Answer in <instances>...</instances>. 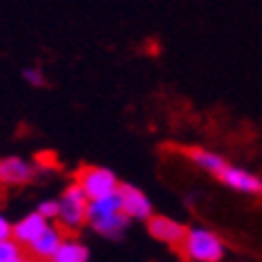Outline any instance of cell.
<instances>
[{
    "label": "cell",
    "instance_id": "obj_17",
    "mask_svg": "<svg viewBox=\"0 0 262 262\" xmlns=\"http://www.w3.org/2000/svg\"><path fill=\"white\" fill-rule=\"evenodd\" d=\"M22 262H43V260H36V257H34V260H22Z\"/></svg>",
    "mask_w": 262,
    "mask_h": 262
},
{
    "label": "cell",
    "instance_id": "obj_15",
    "mask_svg": "<svg viewBox=\"0 0 262 262\" xmlns=\"http://www.w3.org/2000/svg\"><path fill=\"white\" fill-rule=\"evenodd\" d=\"M58 209H60V205H58V200H43L39 205V212L41 216H46L48 222H53V219H58Z\"/></svg>",
    "mask_w": 262,
    "mask_h": 262
},
{
    "label": "cell",
    "instance_id": "obj_5",
    "mask_svg": "<svg viewBox=\"0 0 262 262\" xmlns=\"http://www.w3.org/2000/svg\"><path fill=\"white\" fill-rule=\"evenodd\" d=\"M216 178L233 192H241V195H255V198L262 195V178L260 176H255V173H250L248 168L226 164V168H224Z\"/></svg>",
    "mask_w": 262,
    "mask_h": 262
},
{
    "label": "cell",
    "instance_id": "obj_6",
    "mask_svg": "<svg viewBox=\"0 0 262 262\" xmlns=\"http://www.w3.org/2000/svg\"><path fill=\"white\" fill-rule=\"evenodd\" d=\"M118 195H120V207L125 216L133 222H147L151 216V200L144 195L140 188L135 185H120L118 188Z\"/></svg>",
    "mask_w": 262,
    "mask_h": 262
},
{
    "label": "cell",
    "instance_id": "obj_4",
    "mask_svg": "<svg viewBox=\"0 0 262 262\" xmlns=\"http://www.w3.org/2000/svg\"><path fill=\"white\" fill-rule=\"evenodd\" d=\"M77 185L84 190V195L89 200L106 198L111 192H118V188H120L116 173H113L111 168H103V166H84L77 173Z\"/></svg>",
    "mask_w": 262,
    "mask_h": 262
},
{
    "label": "cell",
    "instance_id": "obj_7",
    "mask_svg": "<svg viewBox=\"0 0 262 262\" xmlns=\"http://www.w3.org/2000/svg\"><path fill=\"white\" fill-rule=\"evenodd\" d=\"M147 229H149V236L151 238L161 241L166 246H173V248H181L183 238H185V226L181 222H176L171 216H164V214H151L147 219Z\"/></svg>",
    "mask_w": 262,
    "mask_h": 262
},
{
    "label": "cell",
    "instance_id": "obj_2",
    "mask_svg": "<svg viewBox=\"0 0 262 262\" xmlns=\"http://www.w3.org/2000/svg\"><path fill=\"white\" fill-rule=\"evenodd\" d=\"M181 253L190 262H222L226 257V243L212 229L192 226V229L185 231Z\"/></svg>",
    "mask_w": 262,
    "mask_h": 262
},
{
    "label": "cell",
    "instance_id": "obj_14",
    "mask_svg": "<svg viewBox=\"0 0 262 262\" xmlns=\"http://www.w3.org/2000/svg\"><path fill=\"white\" fill-rule=\"evenodd\" d=\"M22 77L27 84H32V87H46V75L41 68H24L22 70Z\"/></svg>",
    "mask_w": 262,
    "mask_h": 262
},
{
    "label": "cell",
    "instance_id": "obj_13",
    "mask_svg": "<svg viewBox=\"0 0 262 262\" xmlns=\"http://www.w3.org/2000/svg\"><path fill=\"white\" fill-rule=\"evenodd\" d=\"M0 262H22V246L15 238L0 241Z\"/></svg>",
    "mask_w": 262,
    "mask_h": 262
},
{
    "label": "cell",
    "instance_id": "obj_1",
    "mask_svg": "<svg viewBox=\"0 0 262 262\" xmlns=\"http://www.w3.org/2000/svg\"><path fill=\"white\" fill-rule=\"evenodd\" d=\"M87 222L96 233H101L106 238H120L125 233L130 219L125 216L123 207H120V195L111 192L106 198L89 200L87 205Z\"/></svg>",
    "mask_w": 262,
    "mask_h": 262
},
{
    "label": "cell",
    "instance_id": "obj_3",
    "mask_svg": "<svg viewBox=\"0 0 262 262\" xmlns=\"http://www.w3.org/2000/svg\"><path fill=\"white\" fill-rule=\"evenodd\" d=\"M58 222L63 224V229L68 231H75L80 229L82 224L87 222V205H89V198L84 195L77 183H72L63 190L60 200H58Z\"/></svg>",
    "mask_w": 262,
    "mask_h": 262
},
{
    "label": "cell",
    "instance_id": "obj_10",
    "mask_svg": "<svg viewBox=\"0 0 262 262\" xmlns=\"http://www.w3.org/2000/svg\"><path fill=\"white\" fill-rule=\"evenodd\" d=\"M185 157H188L200 171L212 173V176H219L224 168H226V164H229L222 154H216V151H212V149H202V147H192V149H188L185 151Z\"/></svg>",
    "mask_w": 262,
    "mask_h": 262
},
{
    "label": "cell",
    "instance_id": "obj_16",
    "mask_svg": "<svg viewBox=\"0 0 262 262\" xmlns=\"http://www.w3.org/2000/svg\"><path fill=\"white\" fill-rule=\"evenodd\" d=\"M3 238H12V224L5 214H0V241Z\"/></svg>",
    "mask_w": 262,
    "mask_h": 262
},
{
    "label": "cell",
    "instance_id": "obj_11",
    "mask_svg": "<svg viewBox=\"0 0 262 262\" xmlns=\"http://www.w3.org/2000/svg\"><path fill=\"white\" fill-rule=\"evenodd\" d=\"M63 241H65L63 233H60L56 226H48V229L41 233L39 238L29 246V250H32V255L36 257V260H51V257L56 255V250L60 248V243H63Z\"/></svg>",
    "mask_w": 262,
    "mask_h": 262
},
{
    "label": "cell",
    "instance_id": "obj_9",
    "mask_svg": "<svg viewBox=\"0 0 262 262\" xmlns=\"http://www.w3.org/2000/svg\"><path fill=\"white\" fill-rule=\"evenodd\" d=\"M48 226H51V222H48L46 216H41L39 212H32V214L22 216L17 224H12V238H15L19 246L29 248Z\"/></svg>",
    "mask_w": 262,
    "mask_h": 262
},
{
    "label": "cell",
    "instance_id": "obj_12",
    "mask_svg": "<svg viewBox=\"0 0 262 262\" xmlns=\"http://www.w3.org/2000/svg\"><path fill=\"white\" fill-rule=\"evenodd\" d=\"M89 260V248L80 243L77 238H65L56 255L48 262H87Z\"/></svg>",
    "mask_w": 262,
    "mask_h": 262
},
{
    "label": "cell",
    "instance_id": "obj_8",
    "mask_svg": "<svg viewBox=\"0 0 262 262\" xmlns=\"http://www.w3.org/2000/svg\"><path fill=\"white\" fill-rule=\"evenodd\" d=\"M36 173L34 164H29L22 157H5L0 159V183L5 185H24Z\"/></svg>",
    "mask_w": 262,
    "mask_h": 262
}]
</instances>
